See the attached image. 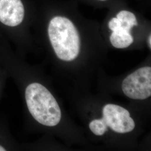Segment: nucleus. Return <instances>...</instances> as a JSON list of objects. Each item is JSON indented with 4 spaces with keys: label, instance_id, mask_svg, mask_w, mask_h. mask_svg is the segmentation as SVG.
I'll use <instances>...</instances> for the list:
<instances>
[{
    "label": "nucleus",
    "instance_id": "20e7f679",
    "mask_svg": "<svg viewBox=\"0 0 151 151\" xmlns=\"http://www.w3.org/2000/svg\"><path fill=\"white\" fill-rule=\"evenodd\" d=\"M103 113L102 119L114 132L126 133L134 129V121L127 109L117 105L107 104L103 108Z\"/></svg>",
    "mask_w": 151,
    "mask_h": 151
},
{
    "label": "nucleus",
    "instance_id": "1a4fd4ad",
    "mask_svg": "<svg viewBox=\"0 0 151 151\" xmlns=\"http://www.w3.org/2000/svg\"><path fill=\"white\" fill-rule=\"evenodd\" d=\"M108 25H109V27L110 28V29L111 30H112L113 32L115 31V30H118L123 28L122 27L120 22L116 17H114L113 19H111L109 22Z\"/></svg>",
    "mask_w": 151,
    "mask_h": 151
},
{
    "label": "nucleus",
    "instance_id": "f03ea898",
    "mask_svg": "<svg viewBox=\"0 0 151 151\" xmlns=\"http://www.w3.org/2000/svg\"><path fill=\"white\" fill-rule=\"evenodd\" d=\"M25 99L30 113L39 123L54 127L60 123L61 111L58 104L42 85L32 83L27 86Z\"/></svg>",
    "mask_w": 151,
    "mask_h": 151
},
{
    "label": "nucleus",
    "instance_id": "9b49d317",
    "mask_svg": "<svg viewBox=\"0 0 151 151\" xmlns=\"http://www.w3.org/2000/svg\"><path fill=\"white\" fill-rule=\"evenodd\" d=\"M6 151L5 149L2 147V146H1L0 145V151Z\"/></svg>",
    "mask_w": 151,
    "mask_h": 151
},
{
    "label": "nucleus",
    "instance_id": "f8f14e48",
    "mask_svg": "<svg viewBox=\"0 0 151 151\" xmlns=\"http://www.w3.org/2000/svg\"><path fill=\"white\" fill-rule=\"evenodd\" d=\"M101 1H105V0H101Z\"/></svg>",
    "mask_w": 151,
    "mask_h": 151
},
{
    "label": "nucleus",
    "instance_id": "0eeeda50",
    "mask_svg": "<svg viewBox=\"0 0 151 151\" xmlns=\"http://www.w3.org/2000/svg\"><path fill=\"white\" fill-rule=\"evenodd\" d=\"M116 18L120 22L122 27L129 32H130L131 29L134 26L138 25L134 14L130 11L122 10L119 12L116 15Z\"/></svg>",
    "mask_w": 151,
    "mask_h": 151
},
{
    "label": "nucleus",
    "instance_id": "6e6552de",
    "mask_svg": "<svg viewBox=\"0 0 151 151\" xmlns=\"http://www.w3.org/2000/svg\"><path fill=\"white\" fill-rule=\"evenodd\" d=\"M90 129L96 135H103L108 130V126L103 119H95L90 122Z\"/></svg>",
    "mask_w": 151,
    "mask_h": 151
},
{
    "label": "nucleus",
    "instance_id": "39448f33",
    "mask_svg": "<svg viewBox=\"0 0 151 151\" xmlns=\"http://www.w3.org/2000/svg\"><path fill=\"white\" fill-rule=\"evenodd\" d=\"M25 15L21 0H0V22L14 27L22 23Z\"/></svg>",
    "mask_w": 151,
    "mask_h": 151
},
{
    "label": "nucleus",
    "instance_id": "423d86ee",
    "mask_svg": "<svg viewBox=\"0 0 151 151\" xmlns=\"http://www.w3.org/2000/svg\"><path fill=\"white\" fill-rule=\"evenodd\" d=\"M110 40L115 48H125L133 43V38L130 34V32L122 28L113 32L110 37Z\"/></svg>",
    "mask_w": 151,
    "mask_h": 151
},
{
    "label": "nucleus",
    "instance_id": "f257e3e1",
    "mask_svg": "<svg viewBox=\"0 0 151 151\" xmlns=\"http://www.w3.org/2000/svg\"><path fill=\"white\" fill-rule=\"evenodd\" d=\"M48 31L51 44L60 60L72 61L78 57L81 47L80 38L70 20L55 16L49 22Z\"/></svg>",
    "mask_w": 151,
    "mask_h": 151
},
{
    "label": "nucleus",
    "instance_id": "7ed1b4c3",
    "mask_svg": "<svg viewBox=\"0 0 151 151\" xmlns=\"http://www.w3.org/2000/svg\"><path fill=\"white\" fill-rule=\"evenodd\" d=\"M124 94L132 99L144 100L151 95V68H139L127 77L122 83Z\"/></svg>",
    "mask_w": 151,
    "mask_h": 151
},
{
    "label": "nucleus",
    "instance_id": "9d476101",
    "mask_svg": "<svg viewBox=\"0 0 151 151\" xmlns=\"http://www.w3.org/2000/svg\"><path fill=\"white\" fill-rule=\"evenodd\" d=\"M148 45L150 47V48H151V35H149V37H148Z\"/></svg>",
    "mask_w": 151,
    "mask_h": 151
}]
</instances>
